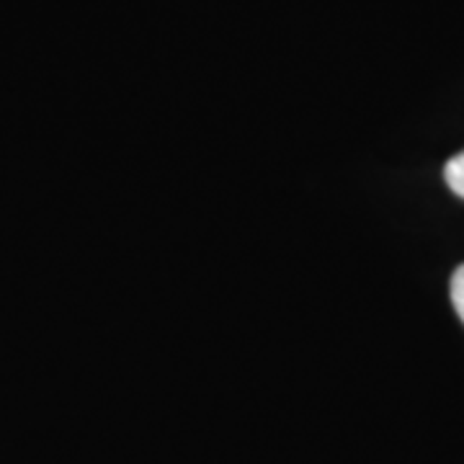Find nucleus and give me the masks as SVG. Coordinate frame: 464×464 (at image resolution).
Instances as JSON below:
<instances>
[{"instance_id": "f257e3e1", "label": "nucleus", "mask_w": 464, "mask_h": 464, "mask_svg": "<svg viewBox=\"0 0 464 464\" xmlns=\"http://www.w3.org/2000/svg\"><path fill=\"white\" fill-rule=\"evenodd\" d=\"M444 179H447L449 188L464 199V150L449 160L447 168H444Z\"/></svg>"}, {"instance_id": "f03ea898", "label": "nucleus", "mask_w": 464, "mask_h": 464, "mask_svg": "<svg viewBox=\"0 0 464 464\" xmlns=\"http://www.w3.org/2000/svg\"><path fill=\"white\" fill-rule=\"evenodd\" d=\"M451 302H454V310L457 315L462 317L464 323V264L454 271L451 276Z\"/></svg>"}]
</instances>
